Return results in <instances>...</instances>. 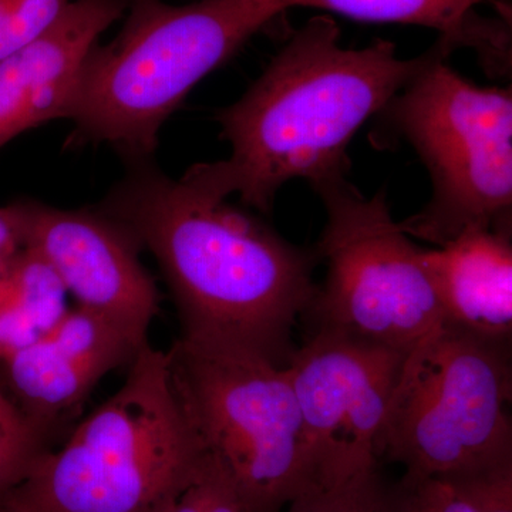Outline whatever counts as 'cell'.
I'll return each mask as SVG.
<instances>
[{
  "mask_svg": "<svg viewBox=\"0 0 512 512\" xmlns=\"http://www.w3.org/2000/svg\"><path fill=\"white\" fill-rule=\"evenodd\" d=\"M130 164L99 210L156 258L181 339L288 365L293 329L318 288L315 256L222 195L148 160Z\"/></svg>",
  "mask_w": 512,
  "mask_h": 512,
  "instance_id": "obj_1",
  "label": "cell"
},
{
  "mask_svg": "<svg viewBox=\"0 0 512 512\" xmlns=\"http://www.w3.org/2000/svg\"><path fill=\"white\" fill-rule=\"evenodd\" d=\"M429 59L397 56L376 40L363 49L340 45L338 23L313 16L296 30L248 92L218 113L231 144L227 160L194 165L184 180L269 214L289 181L313 185L348 177V148Z\"/></svg>",
  "mask_w": 512,
  "mask_h": 512,
  "instance_id": "obj_2",
  "label": "cell"
},
{
  "mask_svg": "<svg viewBox=\"0 0 512 512\" xmlns=\"http://www.w3.org/2000/svg\"><path fill=\"white\" fill-rule=\"evenodd\" d=\"M285 10L284 0H128L119 35L97 43L83 64L64 116L74 138L150 160L192 87Z\"/></svg>",
  "mask_w": 512,
  "mask_h": 512,
  "instance_id": "obj_3",
  "label": "cell"
},
{
  "mask_svg": "<svg viewBox=\"0 0 512 512\" xmlns=\"http://www.w3.org/2000/svg\"><path fill=\"white\" fill-rule=\"evenodd\" d=\"M205 453L171 383L167 353L148 343L123 386L46 450L0 505L8 512H164Z\"/></svg>",
  "mask_w": 512,
  "mask_h": 512,
  "instance_id": "obj_4",
  "label": "cell"
},
{
  "mask_svg": "<svg viewBox=\"0 0 512 512\" xmlns=\"http://www.w3.org/2000/svg\"><path fill=\"white\" fill-rule=\"evenodd\" d=\"M441 40L380 111L386 128L419 154L430 201L402 222L413 239L441 247L468 229L512 228L511 87H480L446 63Z\"/></svg>",
  "mask_w": 512,
  "mask_h": 512,
  "instance_id": "obj_5",
  "label": "cell"
},
{
  "mask_svg": "<svg viewBox=\"0 0 512 512\" xmlns=\"http://www.w3.org/2000/svg\"><path fill=\"white\" fill-rule=\"evenodd\" d=\"M165 353L188 423L248 512H282L319 485L288 367L181 338Z\"/></svg>",
  "mask_w": 512,
  "mask_h": 512,
  "instance_id": "obj_6",
  "label": "cell"
},
{
  "mask_svg": "<svg viewBox=\"0 0 512 512\" xmlns=\"http://www.w3.org/2000/svg\"><path fill=\"white\" fill-rule=\"evenodd\" d=\"M511 392L510 346L441 325L404 357L382 460L412 477H458L511 463Z\"/></svg>",
  "mask_w": 512,
  "mask_h": 512,
  "instance_id": "obj_7",
  "label": "cell"
},
{
  "mask_svg": "<svg viewBox=\"0 0 512 512\" xmlns=\"http://www.w3.org/2000/svg\"><path fill=\"white\" fill-rule=\"evenodd\" d=\"M312 188L326 211L316 254L328 272L308 313L318 328L407 355L444 325L426 249L394 220L386 192L367 197L345 175Z\"/></svg>",
  "mask_w": 512,
  "mask_h": 512,
  "instance_id": "obj_8",
  "label": "cell"
},
{
  "mask_svg": "<svg viewBox=\"0 0 512 512\" xmlns=\"http://www.w3.org/2000/svg\"><path fill=\"white\" fill-rule=\"evenodd\" d=\"M404 353L318 328L289 360L319 485L382 466L387 410Z\"/></svg>",
  "mask_w": 512,
  "mask_h": 512,
  "instance_id": "obj_9",
  "label": "cell"
},
{
  "mask_svg": "<svg viewBox=\"0 0 512 512\" xmlns=\"http://www.w3.org/2000/svg\"><path fill=\"white\" fill-rule=\"evenodd\" d=\"M13 208L25 248L53 269L77 306L148 335L160 292L130 231L99 208L60 210L32 200Z\"/></svg>",
  "mask_w": 512,
  "mask_h": 512,
  "instance_id": "obj_10",
  "label": "cell"
},
{
  "mask_svg": "<svg viewBox=\"0 0 512 512\" xmlns=\"http://www.w3.org/2000/svg\"><path fill=\"white\" fill-rule=\"evenodd\" d=\"M148 343V335L76 306L42 339L0 362L2 386L49 439L103 377L130 366Z\"/></svg>",
  "mask_w": 512,
  "mask_h": 512,
  "instance_id": "obj_11",
  "label": "cell"
},
{
  "mask_svg": "<svg viewBox=\"0 0 512 512\" xmlns=\"http://www.w3.org/2000/svg\"><path fill=\"white\" fill-rule=\"evenodd\" d=\"M128 0H72L52 28L0 60V148L64 119L87 56L123 18Z\"/></svg>",
  "mask_w": 512,
  "mask_h": 512,
  "instance_id": "obj_12",
  "label": "cell"
},
{
  "mask_svg": "<svg viewBox=\"0 0 512 512\" xmlns=\"http://www.w3.org/2000/svg\"><path fill=\"white\" fill-rule=\"evenodd\" d=\"M444 325L511 346V235L468 229L424 251Z\"/></svg>",
  "mask_w": 512,
  "mask_h": 512,
  "instance_id": "obj_13",
  "label": "cell"
},
{
  "mask_svg": "<svg viewBox=\"0 0 512 512\" xmlns=\"http://www.w3.org/2000/svg\"><path fill=\"white\" fill-rule=\"evenodd\" d=\"M69 293L40 256L23 249L0 278V362L28 348L69 312Z\"/></svg>",
  "mask_w": 512,
  "mask_h": 512,
  "instance_id": "obj_14",
  "label": "cell"
},
{
  "mask_svg": "<svg viewBox=\"0 0 512 512\" xmlns=\"http://www.w3.org/2000/svg\"><path fill=\"white\" fill-rule=\"evenodd\" d=\"M497 0H285L286 8H312L372 23H402L437 30L451 50L476 47L485 25L474 10Z\"/></svg>",
  "mask_w": 512,
  "mask_h": 512,
  "instance_id": "obj_15",
  "label": "cell"
},
{
  "mask_svg": "<svg viewBox=\"0 0 512 512\" xmlns=\"http://www.w3.org/2000/svg\"><path fill=\"white\" fill-rule=\"evenodd\" d=\"M394 507V484L387 483L382 467H373L336 483L315 485L282 512H394Z\"/></svg>",
  "mask_w": 512,
  "mask_h": 512,
  "instance_id": "obj_16",
  "label": "cell"
},
{
  "mask_svg": "<svg viewBox=\"0 0 512 512\" xmlns=\"http://www.w3.org/2000/svg\"><path fill=\"white\" fill-rule=\"evenodd\" d=\"M49 439L18 409L0 383V501L49 450Z\"/></svg>",
  "mask_w": 512,
  "mask_h": 512,
  "instance_id": "obj_17",
  "label": "cell"
},
{
  "mask_svg": "<svg viewBox=\"0 0 512 512\" xmlns=\"http://www.w3.org/2000/svg\"><path fill=\"white\" fill-rule=\"evenodd\" d=\"M394 512H476L460 487L448 477H412L404 474L394 484Z\"/></svg>",
  "mask_w": 512,
  "mask_h": 512,
  "instance_id": "obj_18",
  "label": "cell"
},
{
  "mask_svg": "<svg viewBox=\"0 0 512 512\" xmlns=\"http://www.w3.org/2000/svg\"><path fill=\"white\" fill-rule=\"evenodd\" d=\"M70 3L72 0H13L0 29V60L52 28Z\"/></svg>",
  "mask_w": 512,
  "mask_h": 512,
  "instance_id": "obj_19",
  "label": "cell"
},
{
  "mask_svg": "<svg viewBox=\"0 0 512 512\" xmlns=\"http://www.w3.org/2000/svg\"><path fill=\"white\" fill-rule=\"evenodd\" d=\"M476 512H512V461L464 476L448 477Z\"/></svg>",
  "mask_w": 512,
  "mask_h": 512,
  "instance_id": "obj_20",
  "label": "cell"
},
{
  "mask_svg": "<svg viewBox=\"0 0 512 512\" xmlns=\"http://www.w3.org/2000/svg\"><path fill=\"white\" fill-rule=\"evenodd\" d=\"M202 480H204L202 512H248L231 478L208 454L204 471H202Z\"/></svg>",
  "mask_w": 512,
  "mask_h": 512,
  "instance_id": "obj_21",
  "label": "cell"
},
{
  "mask_svg": "<svg viewBox=\"0 0 512 512\" xmlns=\"http://www.w3.org/2000/svg\"><path fill=\"white\" fill-rule=\"evenodd\" d=\"M25 249L22 228L13 204L0 208V278Z\"/></svg>",
  "mask_w": 512,
  "mask_h": 512,
  "instance_id": "obj_22",
  "label": "cell"
},
{
  "mask_svg": "<svg viewBox=\"0 0 512 512\" xmlns=\"http://www.w3.org/2000/svg\"><path fill=\"white\" fill-rule=\"evenodd\" d=\"M202 471H204V467H202ZM202 471L200 477L164 512H202V508H204V480H202Z\"/></svg>",
  "mask_w": 512,
  "mask_h": 512,
  "instance_id": "obj_23",
  "label": "cell"
},
{
  "mask_svg": "<svg viewBox=\"0 0 512 512\" xmlns=\"http://www.w3.org/2000/svg\"><path fill=\"white\" fill-rule=\"evenodd\" d=\"M12 3L13 0H0V29L5 25L6 19H8Z\"/></svg>",
  "mask_w": 512,
  "mask_h": 512,
  "instance_id": "obj_24",
  "label": "cell"
},
{
  "mask_svg": "<svg viewBox=\"0 0 512 512\" xmlns=\"http://www.w3.org/2000/svg\"><path fill=\"white\" fill-rule=\"evenodd\" d=\"M0 512H8L5 510V508L2 507V505H0Z\"/></svg>",
  "mask_w": 512,
  "mask_h": 512,
  "instance_id": "obj_25",
  "label": "cell"
}]
</instances>
